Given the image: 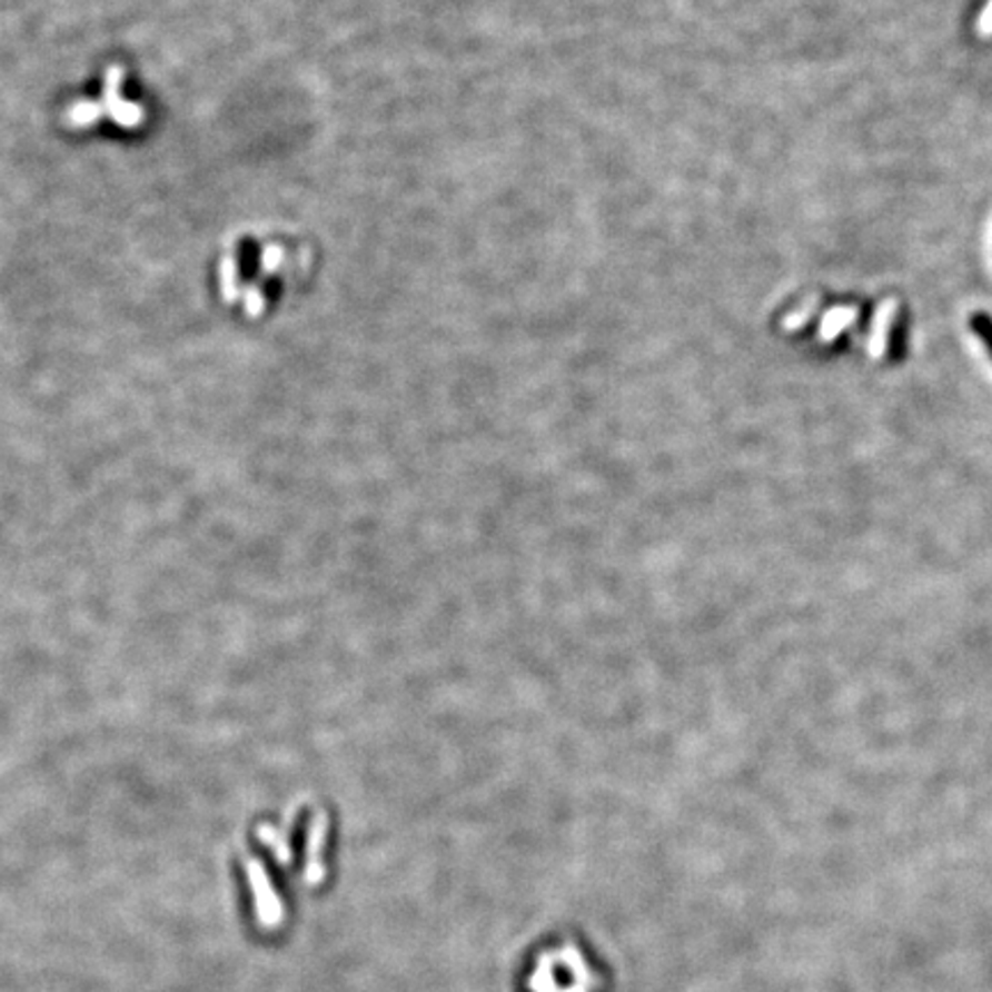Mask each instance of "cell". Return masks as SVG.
Masks as SVG:
<instances>
[{"instance_id": "1", "label": "cell", "mask_w": 992, "mask_h": 992, "mask_svg": "<svg viewBox=\"0 0 992 992\" xmlns=\"http://www.w3.org/2000/svg\"><path fill=\"white\" fill-rule=\"evenodd\" d=\"M120 79H122V72H120L118 67L109 69V77H106V101H109V109H111L109 113H111L122 127H133V125L140 122V118H143V113H140L138 106L127 103V101L120 99V95H118Z\"/></svg>"}, {"instance_id": "2", "label": "cell", "mask_w": 992, "mask_h": 992, "mask_svg": "<svg viewBox=\"0 0 992 992\" xmlns=\"http://www.w3.org/2000/svg\"><path fill=\"white\" fill-rule=\"evenodd\" d=\"M985 323V320H983ZM985 338H988V343H990V347H992V325L990 323H985V329L981 331Z\"/></svg>"}]
</instances>
